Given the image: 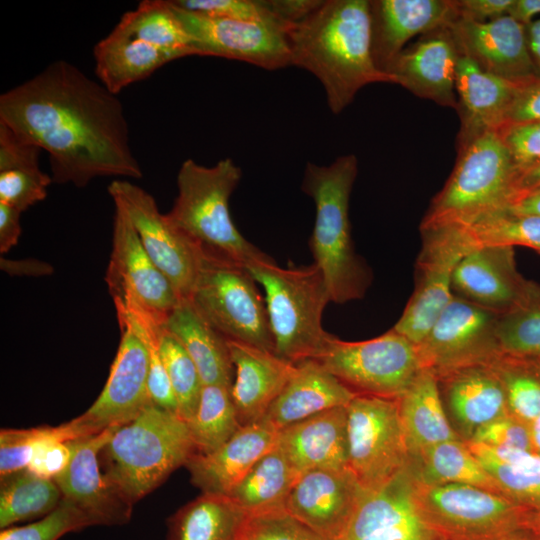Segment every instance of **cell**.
I'll return each mask as SVG.
<instances>
[{
    "label": "cell",
    "instance_id": "obj_1",
    "mask_svg": "<svg viewBox=\"0 0 540 540\" xmlns=\"http://www.w3.org/2000/svg\"><path fill=\"white\" fill-rule=\"evenodd\" d=\"M0 121L48 153L53 183L143 175L121 101L68 61L1 94Z\"/></svg>",
    "mask_w": 540,
    "mask_h": 540
},
{
    "label": "cell",
    "instance_id": "obj_2",
    "mask_svg": "<svg viewBox=\"0 0 540 540\" xmlns=\"http://www.w3.org/2000/svg\"><path fill=\"white\" fill-rule=\"evenodd\" d=\"M287 36L292 65L321 82L334 114L342 112L366 85L395 84L373 60L368 0H322L308 17L287 30Z\"/></svg>",
    "mask_w": 540,
    "mask_h": 540
},
{
    "label": "cell",
    "instance_id": "obj_3",
    "mask_svg": "<svg viewBox=\"0 0 540 540\" xmlns=\"http://www.w3.org/2000/svg\"><path fill=\"white\" fill-rule=\"evenodd\" d=\"M357 173L353 154L339 156L326 166L309 162L301 185L316 209L309 248L331 302L338 304L362 298L371 282L370 270L356 254L351 236L349 201Z\"/></svg>",
    "mask_w": 540,
    "mask_h": 540
},
{
    "label": "cell",
    "instance_id": "obj_4",
    "mask_svg": "<svg viewBox=\"0 0 540 540\" xmlns=\"http://www.w3.org/2000/svg\"><path fill=\"white\" fill-rule=\"evenodd\" d=\"M241 177L240 167L231 158L211 167L187 159L177 174V196L165 215L203 255L246 267L269 256L247 241L231 218L229 200Z\"/></svg>",
    "mask_w": 540,
    "mask_h": 540
},
{
    "label": "cell",
    "instance_id": "obj_5",
    "mask_svg": "<svg viewBox=\"0 0 540 540\" xmlns=\"http://www.w3.org/2000/svg\"><path fill=\"white\" fill-rule=\"evenodd\" d=\"M196 453L186 421L151 401L114 429L101 455L104 473L134 505Z\"/></svg>",
    "mask_w": 540,
    "mask_h": 540
},
{
    "label": "cell",
    "instance_id": "obj_6",
    "mask_svg": "<svg viewBox=\"0 0 540 540\" xmlns=\"http://www.w3.org/2000/svg\"><path fill=\"white\" fill-rule=\"evenodd\" d=\"M246 268L264 289L275 354L294 364L320 359L334 336L322 327L331 300L321 270L314 263L282 268L270 257Z\"/></svg>",
    "mask_w": 540,
    "mask_h": 540
},
{
    "label": "cell",
    "instance_id": "obj_7",
    "mask_svg": "<svg viewBox=\"0 0 540 540\" xmlns=\"http://www.w3.org/2000/svg\"><path fill=\"white\" fill-rule=\"evenodd\" d=\"M517 172L496 130L458 146V158L433 198L421 228L456 223L484 211L510 206Z\"/></svg>",
    "mask_w": 540,
    "mask_h": 540
},
{
    "label": "cell",
    "instance_id": "obj_8",
    "mask_svg": "<svg viewBox=\"0 0 540 540\" xmlns=\"http://www.w3.org/2000/svg\"><path fill=\"white\" fill-rule=\"evenodd\" d=\"M257 284L245 266L203 255L189 300L227 340L275 353L265 299Z\"/></svg>",
    "mask_w": 540,
    "mask_h": 540
},
{
    "label": "cell",
    "instance_id": "obj_9",
    "mask_svg": "<svg viewBox=\"0 0 540 540\" xmlns=\"http://www.w3.org/2000/svg\"><path fill=\"white\" fill-rule=\"evenodd\" d=\"M319 361L357 394L399 398L423 369L417 345L393 328L364 341L333 336Z\"/></svg>",
    "mask_w": 540,
    "mask_h": 540
},
{
    "label": "cell",
    "instance_id": "obj_10",
    "mask_svg": "<svg viewBox=\"0 0 540 540\" xmlns=\"http://www.w3.org/2000/svg\"><path fill=\"white\" fill-rule=\"evenodd\" d=\"M418 511L446 540H505L519 520L506 496L467 484L415 483Z\"/></svg>",
    "mask_w": 540,
    "mask_h": 540
},
{
    "label": "cell",
    "instance_id": "obj_11",
    "mask_svg": "<svg viewBox=\"0 0 540 540\" xmlns=\"http://www.w3.org/2000/svg\"><path fill=\"white\" fill-rule=\"evenodd\" d=\"M346 409L348 468L370 491L409 464L398 398L357 394Z\"/></svg>",
    "mask_w": 540,
    "mask_h": 540
},
{
    "label": "cell",
    "instance_id": "obj_12",
    "mask_svg": "<svg viewBox=\"0 0 540 540\" xmlns=\"http://www.w3.org/2000/svg\"><path fill=\"white\" fill-rule=\"evenodd\" d=\"M415 289L393 329L418 345L452 300V278L459 261L474 250L458 223L421 228Z\"/></svg>",
    "mask_w": 540,
    "mask_h": 540
},
{
    "label": "cell",
    "instance_id": "obj_13",
    "mask_svg": "<svg viewBox=\"0 0 540 540\" xmlns=\"http://www.w3.org/2000/svg\"><path fill=\"white\" fill-rule=\"evenodd\" d=\"M107 190L126 210L145 251L180 300L189 299L202 264L201 250L169 222L143 188L125 179L111 182Z\"/></svg>",
    "mask_w": 540,
    "mask_h": 540
},
{
    "label": "cell",
    "instance_id": "obj_14",
    "mask_svg": "<svg viewBox=\"0 0 540 540\" xmlns=\"http://www.w3.org/2000/svg\"><path fill=\"white\" fill-rule=\"evenodd\" d=\"M112 251L105 281L114 303L141 310L164 324L180 301L145 251L126 210L114 202Z\"/></svg>",
    "mask_w": 540,
    "mask_h": 540
},
{
    "label": "cell",
    "instance_id": "obj_15",
    "mask_svg": "<svg viewBox=\"0 0 540 540\" xmlns=\"http://www.w3.org/2000/svg\"><path fill=\"white\" fill-rule=\"evenodd\" d=\"M170 3L188 33L195 54L250 63L266 70L292 65L287 31L270 22L211 17Z\"/></svg>",
    "mask_w": 540,
    "mask_h": 540
},
{
    "label": "cell",
    "instance_id": "obj_16",
    "mask_svg": "<svg viewBox=\"0 0 540 540\" xmlns=\"http://www.w3.org/2000/svg\"><path fill=\"white\" fill-rule=\"evenodd\" d=\"M498 316L454 295L417 345L423 368L440 376L461 367L491 363L501 354L496 339Z\"/></svg>",
    "mask_w": 540,
    "mask_h": 540
},
{
    "label": "cell",
    "instance_id": "obj_17",
    "mask_svg": "<svg viewBox=\"0 0 540 540\" xmlns=\"http://www.w3.org/2000/svg\"><path fill=\"white\" fill-rule=\"evenodd\" d=\"M118 323L120 343L105 386L92 405L71 420L81 437L129 422L150 402L147 346L129 325Z\"/></svg>",
    "mask_w": 540,
    "mask_h": 540
},
{
    "label": "cell",
    "instance_id": "obj_18",
    "mask_svg": "<svg viewBox=\"0 0 540 540\" xmlns=\"http://www.w3.org/2000/svg\"><path fill=\"white\" fill-rule=\"evenodd\" d=\"M452 291L497 314L540 302V284L518 272L511 247H481L467 253L454 270Z\"/></svg>",
    "mask_w": 540,
    "mask_h": 540
},
{
    "label": "cell",
    "instance_id": "obj_19",
    "mask_svg": "<svg viewBox=\"0 0 540 540\" xmlns=\"http://www.w3.org/2000/svg\"><path fill=\"white\" fill-rule=\"evenodd\" d=\"M115 428L71 440V460L54 479L63 498L83 511L93 526L124 525L132 516L133 505L100 468V453Z\"/></svg>",
    "mask_w": 540,
    "mask_h": 540
},
{
    "label": "cell",
    "instance_id": "obj_20",
    "mask_svg": "<svg viewBox=\"0 0 540 540\" xmlns=\"http://www.w3.org/2000/svg\"><path fill=\"white\" fill-rule=\"evenodd\" d=\"M364 490L349 468L301 473L284 510L327 540H340Z\"/></svg>",
    "mask_w": 540,
    "mask_h": 540
},
{
    "label": "cell",
    "instance_id": "obj_21",
    "mask_svg": "<svg viewBox=\"0 0 540 540\" xmlns=\"http://www.w3.org/2000/svg\"><path fill=\"white\" fill-rule=\"evenodd\" d=\"M461 55L495 76L521 81L536 75L526 25L509 15L487 22L457 19L451 26Z\"/></svg>",
    "mask_w": 540,
    "mask_h": 540
},
{
    "label": "cell",
    "instance_id": "obj_22",
    "mask_svg": "<svg viewBox=\"0 0 540 540\" xmlns=\"http://www.w3.org/2000/svg\"><path fill=\"white\" fill-rule=\"evenodd\" d=\"M459 49L450 26L404 48L387 69L395 84L438 105L457 109L455 75Z\"/></svg>",
    "mask_w": 540,
    "mask_h": 540
},
{
    "label": "cell",
    "instance_id": "obj_23",
    "mask_svg": "<svg viewBox=\"0 0 540 540\" xmlns=\"http://www.w3.org/2000/svg\"><path fill=\"white\" fill-rule=\"evenodd\" d=\"M370 14L372 56L384 72L412 37L458 19L455 0H376L370 1Z\"/></svg>",
    "mask_w": 540,
    "mask_h": 540
},
{
    "label": "cell",
    "instance_id": "obj_24",
    "mask_svg": "<svg viewBox=\"0 0 540 540\" xmlns=\"http://www.w3.org/2000/svg\"><path fill=\"white\" fill-rule=\"evenodd\" d=\"M279 431L260 421L242 425L224 444L186 463L192 483L202 493L228 495L256 462L277 444Z\"/></svg>",
    "mask_w": 540,
    "mask_h": 540
},
{
    "label": "cell",
    "instance_id": "obj_25",
    "mask_svg": "<svg viewBox=\"0 0 540 540\" xmlns=\"http://www.w3.org/2000/svg\"><path fill=\"white\" fill-rule=\"evenodd\" d=\"M234 379L231 396L241 425L260 421L281 393L295 364L274 352L228 340Z\"/></svg>",
    "mask_w": 540,
    "mask_h": 540
},
{
    "label": "cell",
    "instance_id": "obj_26",
    "mask_svg": "<svg viewBox=\"0 0 540 540\" xmlns=\"http://www.w3.org/2000/svg\"><path fill=\"white\" fill-rule=\"evenodd\" d=\"M517 82L488 73L460 54L455 75L456 110L461 120L458 146L503 123Z\"/></svg>",
    "mask_w": 540,
    "mask_h": 540
},
{
    "label": "cell",
    "instance_id": "obj_27",
    "mask_svg": "<svg viewBox=\"0 0 540 540\" xmlns=\"http://www.w3.org/2000/svg\"><path fill=\"white\" fill-rule=\"evenodd\" d=\"M276 446L300 472L348 468L347 409L332 408L279 430Z\"/></svg>",
    "mask_w": 540,
    "mask_h": 540
},
{
    "label": "cell",
    "instance_id": "obj_28",
    "mask_svg": "<svg viewBox=\"0 0 540 540\" xmlns=\"http://www.w3.org/2000/svg\"><path fill=\"white\" fill-rule=\"evenodd\" d=\"M295 365L289 381L262 418L278 431L323 411L347 406L357 395L317 360Z\"/></svg>",
    "mask_w": 540,
    "mask_h": 540
},
{
    "label": "cell",
    "instance_id": "obj_29",
    "mask_svg": "<svg viewBox=\"0 0 540 540\" xmlns=\"http://www.w3.org/2000/svg\"><path fill=\"white\" fill-rule=\"evenodd\" d=\"M437 378L454 417L471 436L481 426L506 415L505 389L491 363L461 367Z\"/></svg>",
    "mask_w": 540,
    "mask_h": 540
},
{
    "label": "cell",
    "instance_id": "obj_30",
    "mask_svg": "<svg viewBox=\"0 0 540 540\" xmlns=\"http://www.w3.org/2000/svg\"><path fill=\"white\" fill-rule=\"evenodd\" d=\"M98 81L117 95L125 87L148 78L168 62L178 59L127 32L120 26L101 39L93 48Z\"/></svg>",
    "mask_w": 540,
    "mask_h": 540
},
{
    "label": "cell",
    "instance_id": "obj_31",
    "mask_svg": "<svg viewBox=\"0 0 540 540\" xmlns=\"http://www.w3.org/2000/svg\"><path fill=\"white\" fill-rule=\"evenodd\" d=\"M164 327L189 354L203 385L231 387L234 366L228 340L199 314L189 299L178 302L167 316Z\"/></svg>",
    "mask_w": 540,
    "mask_h": 540
},
{
    "label": "cell",
    "instance_id": "obj_32",
    "mask_svg": "<svg viewBox=\"0 0 540 540\" xmlns=\"http://www.w3.org/2000/svg\"><path fill=\"white\" fill-rule=\"evenodd\" d=\"M398 402L410 455L457 439L443 408L439 380L432 370L423 368Z\"/></svg>",
    "mask_w": 540,
    "mask_h": 540
},
{
    "label": "cell",
    "instance_id": "obj_33",
    "mask_svg": "<svg viewBox=\"0 0 540 540\" xmlns=\"http://www.w3.org/2000/svg\"><path fill=\"white\" fill-rule=\"evenodd\" d=\"M249 518L229 496L202 493L169 518L166 540H245Z\"/></svg>",
    "mask_w": 540,
    "mask_h": 540
},
{
    "label": "cell",
    "instance_id": "obj_34",
    "mask_svg": "<svg viewBox=\"0 0 540 540\" xmlns=\"http://www.w3.org/2000/svg\"><path fill=\"white\" fill-rule=\"evenodd\" d=\"M301 473L275 446L227 495L250 517L284 510Z\"/></svg>",
    "mask_w": 540,
    "mask_h": 540
},
{
    "label": "cell",
    "instance_id": "obj_35",
    "mask_svg": "<svg viewBox=\"0 0 540 540\" xmlns=\"http://www.w3.org/2000/svg\"><path fill=\"white\" fill-rule=\"evenodd\" d=\"M62 499L54 480L39 477L28 469L3 477L0 485V529L41 519L55 510Z\"/></svg>",
    "mask_w": 540,
    "mask_h": 540
},
{
    "label": "cell",
    "instance_id": "obj_36",
    "mask_svg": "<svg viewBox=\"0 0 540 540\" xmlns=\"http://www.w3.org/2000/svg\"><path fill=\"white\" fill-rule=\"evenodd\" d=\"M474 249L523 246L540 253V216L519 213L509 207L484 211L456 222Z\"/></svg>",
    "mask_w": 540,
    "mask_h": 540
},
{
    "label": "cell",
    "instance_id": "obj_37",
    "mask_svg": "<svg viewBox=\"0 0 540 540\" xmlns=\"http://www.w3.org/2000/svg\"><path fill=\"white\" fill-rule=\"evenodd\" d=\"M118 26L132 35L174 54L178 59L196 55L191 39L170 1L144 0L125 12Z\"/></svg>",
    "mask_w": 540,
    "mask_h": 540
},
{
    "label": "cell",
    "instance_id": "obj_38",
    "mask_svg": "<svg viewBox=\"0 0 540 540\" xmlns=\"http://www.w3.org/2000/svg\"><path fill=\"white\" fill-rule=\"evenodd\" d=\"M420 482L423 484H467L501 493L467 443L458 439L431 446L419 454Z\"/></svg>",
    "mask_w": 540,
    "mask_h": 540
},
{
    "label": "cell",
    "instance_id": "obj_39",
    "mask_svg": "<svg viewBox=\"0 0 540 540\" xmlns=\"http://www.w3.org/2000/svg\"><path fill=\"white\" fill-rule=\"evenodd\" d=\"M186 423L196 453L207 454L224 444L242 426L231 387L203 385L197 408Z\"/></svg>",
    "mask_w": 540,
    "mask_h": 540
},
{
    "label": "cell",
    "instance_id": "obj_40",
    "mask_svg": "<svg viewBox=\"0 0 540 540\" xmlns=\"http://www.w3.org/2000/svg\"><path fill=\"white\" fill-rule=\"evenodd\" d=\"M41 149L17 148L0 160V203L20 212L43 201L52 177L40 169Z\"/></svg>",
    "mask_w": 540,
    "mask_h": 540
},
{
    "label": "cell",
    "instance_id": "obj_41",
    "mask_svg": "<svg viewBox=\"0 0 540 540\" xmlns=\"http://www.w3.org/2000/svg\"><path fill=\"white\" fill-rule=\"evenodd\" d=\"M157 343L178 403L179 415L188 421L197 408L203 387L199 371L183 346L164 325L158 330Z\"/></svg>",
    "mask_w": 540,
    "mask_h": 540
},
{
    "label": "cell",
    "instance_id": "obj_42",
    "mask_svg": "<svg viewBox=\"0 0 540 540\" xmlns=\"http://www.w3.org/2000/svg\"><path fill=\"white\" fill-rule=\"evenodd\" d=\"M496 339L503 355L536 359L540 357V302L499 314Z\"/></svg>",
    "mask_w": 540,
    "mask_h": 540
},
{
    "label": "cell",
    "instance_id": "obj_43",
    "mask_svg": "<svg viewBox=\"0 0 540 540\" xmlns=\"http://www.w3.org/2000/svg\"><path fill=\"white\" fill-rule=\"evenodd\" d=\"M501 494L529 503H540V454L520 451L506 463H481Z\"/></svg>",
    "mask_w": 540,
    "mask_h": 540
},
{
    "label": "cell",
    "instance_id": "obj_44",
    "mask_svg": "<svg viewBox=\"0 0 540 540\" xmlns=\"http://www.w3.org/2000/svg\"><path fill=\"white\" fill-rule=\"evenodd\" d=\"M93 526L88 516L77 506L62 499L50 514L26 525L2 529L0 540H58L70 532Z\"/></svg>",
    "mask_w": 540,
    "mask_h": 540
},
{
    "label": "cell",
    "instance_id": "obj_45",
    "mask_svg": "<svg viewBox=\"0 0 540 540\" xmlns=\"http://www.w3.org/2000/svg\"><path fill=\"white\" fill-rule=\"evenodd\" d=\"M179 7L199 14L246 21L276 23L287 28L269 10L264 0H174Z\"/></svg>",
    "mask_w": 540,
    "mask_h": 540
},
{
    "label": "cell",
    "instance_id": "obj_46",
    "mask_svg": "<svg viewBox=\"0 0 540 540\" xmlns=\"http://www.w3.org/2000/svg\"><path fill=\"white\" fill-rule=\"evenodd\" d=\"M245 540H327L285 510L249 518Z\"/></svg>",
    "mask_w": 540,
    "mask_h": 540
},
{
    "label": "cell",
    "instance_id": "obj_47",
    "mask_svg": "<svg viewBox=\"0 0 540 540\" xmlns=\"http://www.w3.org/2000/svg\"><path fill=\"white\" fill-rule=\"evenodd\" d=\"M496 131L509 152L517 175L540 161V121L505 123Z\"/></svg>",
    "mask_w": 540,
    "mask_h": 540
},
{
    "label": "cell",
    "instance_id": "obj_48",
    "mask_svg": "<svg viewBox=\"0 0 540 540\" xmlns=\"http://www.w3.org/2000/svg\"><path fill=\"white\" fill-rule=\"evenodd\" d=\"M47 426L5 428L0 432V477L27 469L33 450Z\"/></svg>",
    "mask_w": 540,
    "mask_h": 540
},
{
    "label": "cell",
    "instance_id": "obj_49",
    "mask_svg": "<svg viewBox=\"0 0 540 540\" xmlns=\"http://www.w3.org/2000/svg\"><path fill=\"white\" fill-rule=\"evenodd\" d=\"M470 441L491 447L534 451L529 428L521 420L507 415L478 428Z\"/></svg>",
    "mask_w": 540,
    "mask_h": 540
},
{
    "label": "cell",
    "instance_id": "obj_50",
    "mask_svg": "<svg viewBox=\"0 0 540 540\" xmlns=\"http://www.w3.org/2000/svg\"><path fill=\"white\" fill-rule=\"evenodd\" d=\"M524 121H540V76L517 82L502 124Z\"/></svg>",
    "mask_w": 540,
    "mask_h": 540
},
{
    "label": "cell",
    "instance_id": "obj_51",
    "mask_svg": "<svg viewBox=\"0 0 540 540\" xmlns=\"http://www.w3.org/2000/svg\"><path fill=\"white\" fill-rule=\"evenodd\" d=\"M436 537L418 511L401 521L378 528L360 540H435Z\"/></svg>",
    "mask_w": 540,
    "mask_h": 540
},
{
    "label": "cell",
    "instance_id": "obj_52",
    "mask_svg": "<svg viewBox=\"0 0 540 540\" xmlns=\"http://www.w3.org/2000/svg\"><path fill=\"white\" fill-rule=\"evenodd\" d=\"M514 0H455L458 19L487 22L508 15Z\"/></svg>",
    "mask_w": 540,
    "mask_h": 540
},
{
    "label": "cell",
    "instance_id": "obj_53",
    "mask_svg": "<svg viewBox=\"0 0 540 540\" xmlns=\"http://www.w3.org/2000/svg\"><path fill=\"white\" fill-rule=\"evenodd\" d=\"M322 0H266L269 10L287 28L304 20Z\"/></svg>",
    "mask_w": 540,
    "mask_h": 540
},
{
    "label": "cell",
    "instance_id": "obj_54",
    "mask_svg": "<svg viewBox=\"0 0 540 540\" xmlns=\"http://www.w3.org/2000/svg\"><path fill=\"white\" fill-rule=\"evenodd\" d=\"M22 212L0 203V253L4 254L14 247L20 238Z\"/></svg>",
    "mask_w": 540,
    "mask_h": 540
},
{
    "label": "cell",
    "instance_id": "obj_55",
    "mask_svg": "<svg viewBox=\"0 0 540 540\" xmlns=\"http://www.w3.org/2000/svg\"><path fill=\"white\" fill-rule=\"evenodd\" d=\"M0 268L10 276L43 277L53 273V266L45 261L27 258L11 260L0 258Z\"/></svg>",
    "mask_w": 540,
    "mask_h": 540
},
{
    "label": "cell",
    "instance_id": "obj_56",
    "mask_svg": "<svg viewBox=\"0 0 540 540\" xmlns=\"http://www.w3.org/2000/svg\"><path fill=\"white\" fill-rule=\"evenodd\" d=\"M538 189H540V161L517 175L514 183V201L519 197Z\"/></svg>",
    "mask_w": 540,
    "mask_h": 540
},
{
    "label": "cell",
    "instance_id": "obj_57",
    "mask_svg": "<svg viewBox=\"0 0 540 540\" xmlns=\"http://www.w3.org/2000/svg\"><path fill=\"white\" fill-rule=\"evenodd\" d=\"M540 14V0H514L508 15L524 25H528L533 18Z\"/></svg>",
    "mask_w": 540,
    "mask_h": 540
},
{
    "label": "cell",
    "instance_id": "obj_58",
    "mask_svg": "<svg viewBox=\"0 0 540 540\" xmlns=\"http://www.w3.org/2000/svg\"><path fill=\"white\" fill-rule=\"evenodd\" d=\"M528 50L536 75L540 76V19L526 25Z\"/></svg>",
    "mask_w": 540,
    "mask_h": 540
},
{
    "label": "cell",
    "instance_id": "obj_59",
    "mask_svg": "<svg viewBox=\"0 0 540 540\" xmlns=\"http://www.w3.org/2000/svg\"><path fill=\"white\" fill-rule=\"evenodd\" d=\"M508 207L519 213L540 216V189L519 197Z\"/></svg>",
    "mask_w": 540,
    "mask_h": 540
},
{
    "label": "cell",
    "instance_id": "obj_60",
    "mask_svg": "<svg viewBox=\"0 0 540 540\" xmlns=\"http://www.w3.org/2000/svg\"><path fill=\"white\" fill-rule=\"evenodd\" d=\"M528 428L533 449L540 454V416L529 423Z\"/></svg>",
    "mask_w": 540,
    "mask_h": 540
},
{
    "label": "cell",
    "instance_id": "obj_61",
    "mask_svg": "<svg viewBox=\"0 0 540 540\" xmlns=\"http://www.w3.org/2000/svg\"><path fill=\"white\" fill-rule=\"evenodd\" d=\"M535 530H536V533L540 536V514L537 516L535 520Z\"/></svg>",
    "mask_w": 540,
    "mask_h": 540
},
{
    "label": "cell",
    "instance_id": "obj_62",
    "mask_svg": "<svg viewBox=\"0 0 540 540\" xmlns=\"http://www.w3.org/2000/svg\"><path fill=\"white\" fill-rule=\"evenodd\" d=\"M536 361V363L538 364V366L540 367V357L539 358H536V359H533Z\"/></svg>",
    "mask_w": 540,
    "mask_h": 540
}]
</instances>
